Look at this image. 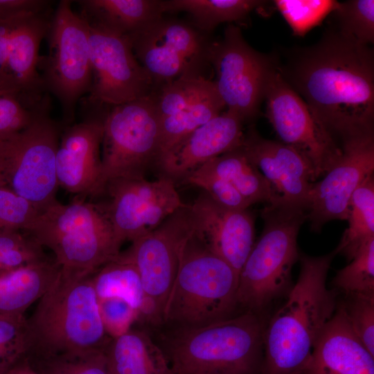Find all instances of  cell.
I'll return each instance as SVG.
<instances>
[{"instance_id": "6da1fadb", "label": "cell", "mask_w": 374, "mask_h": 374, "mask_svg": "<svg viewBox=\"0 0 374 374\" xmlns=\"http://www.w3.org/2000/svg\"><path fill=\"white\" fill-rule=\"evenodd\" d=\"M276 66L337 143L374 133V55L370 46L332 29L314 45L292 53L283 66Z\"/></svg>"}, {"instance_id": "7a4b0ae2", "label": "cell", "mask_w": 374, "mask_h": 374, "mask_svg": "<svg viewBox=\"0 0 374 374\" xmlns=\"http://www.w3.org/2000/svg\"><path fill=\"white\" fill-rule=\"evenodd\" d=\"M335 255L299 254L298 279L263 331L264 374H301L308 364L337 305L326 285Z\"/></svg>"}, {"instance_id": "3957f363", "label": "cell", "mask_w": 374, "mask_h": 374, "mask_svg": "<svg viewBox=\"0 0 374 374\" xmlns=\"http://www.w3.org/2000/svg\"><path fill=\"white\" fill-rule=\"evenodd\" d=\"M91 275L60 271L27 318L28 354L32 361L104 350L111 338L99 310Z\"/></svg>"}, {"instance_id": "277c9868", "label": "cell", "mask_w": 374, "mask_h": 374, "mask_svg": "<svg viewBox=\"0 0 374 374\" xmlns=\"http://www.w3.org/2000/svg\"><path fill=\"white\" fill-rule=\"evenodd\" d=\"M53 258L65 274H94L121 253L112 224L100 206L75 197L69 204L57 199L39 210L25 230Z\"/></svg>"}, {"instance_id": "5b68a950", "label": "cell", "mask_w": 374, "mask_h": 374, "mask_svg": "<svg viewBox=\"0 0 374 374\" xmlns=\"http://www.w3.org/2000/svg\"><path fill=\"white\" fill-rule=\"evenodd\" d=\"M239 275L196 231L186 241L163 313L175 329L197 328L231 316L238 305Z\"/></svg>"}, {"instance_id": "8992f818", "label": "cell", "mask_w": 374, "mask_h": 374, "mask_svg": "<svg viewBox=\"0 0 374 374\" xmlns=\"http://www.w3.org/2000/svg\"><path fill=\"white\" fill-rule=\"evenodd\" d=\"M263 330L255 312L206 326L175 329L166 340L175 374H253Z\"/></svg>"}, {"instance_id": "52a82bcc", "label": "cell", "mask_w": 374, "mask_h": 374, "mask_svg": "<svg viewBox=\"0 0 374 374\" xmlns=\"http://www.w3.org/2000/svg\"><path fill=\"white\" fill-rule=\"evenodd\" d=\"M262 234L239 274L238 305L256 312L266 307L287 286L299 260L297 237L307 220V209L281 198L265 204Z\"/></svg>"}, {"instance_id": "ba28073f", "label": "cell", "mask_w": 374, "mask_h": 374, "mask_svg": "<svg viewBox=\"0 0 374 374\" xmlns=\"http://www.w3.org/2000/svg\"><path fill=\"white\" fill-rule=\"evenodd\" d=\"M50 104L24 130L0 142V187L42 209L57 199L55 157L63 125Z\"/></svg>"}, {"instance_id": "9c48e42d", "label": "cell", "mask_w": 374, "mask_h": 374, "mask_svg": "<svg viewBox=\"0 0 374 374\" xmlns=\"http://www.w3.org/2000/svg\"><path fill=\"white\" fill-rule=\"evenodd\" d=\"M46 37L48 55L40 57L38 70L46 91L60 102L63 126L74 123L75 112L92 82L89 26L72 9V1L61 0L54 10Z\"/></svg>"}, {"instance_id": "30bf717a", "label": "cell", "mask_w": 374, "mask_h": 374, "mask_svg": "<svg viewBox=\"0 0 374 374\" xmlns=\"http://www.w3.org/2000/svg\"><path fill=\"white\" fill-rule=\"evenodd\" d=\"M159 140L154 92L109 107L103 120L100 188L93 198L109 180L145 177L148 168L156 165Z\"/></svg>"}, {"instance_id": "8fae6325", "label": "cell", "mask_w": 374, "mask_h": 374, "mask_svg": "<svg viewBox=\"0 0 374 374\" xmlns=\"http://www.w3.org/2000/svg\"><path fill=\"white\" fill-rule=\"evenodd\" d=\"M205 57L214 69L213 82L227 110L244 123L253 119L276 63L250 46L240 28L231 24L222 39L206 45Z\"/></svg>"}, {"instance_id": "7c38bea8", "label": "cell", "mask_w": 374, "mask_h": 374, "mask_svg": "<svg viewBox=\"0 0 374 374\" xmlns=\"http://www.w3.org/2000/svg\"><path fill=\"white\" fill-rule=\"evenodd\" d=\"M92 82L82 99L84 114L147 97L154 84L136 59L127 36L89 26Z\"/></svg>"}, {"instance_id": "4fadbf2b", "label": "cell", "mask_w": 374, "mask_h": 374, "mask_svg": "<svg viewBox=\"0 0 374 374\" xmlns=\"http://www.w3.org/2000/svg\"><path fill=\"white\" fill-rule=\"evenodd\" d=\"M196 229L190 206L185 204L123 252L135 266L145 297L161 324L183 248Z\"/></svg>"}, {"instance_id": "5bb4252c", "label": "cell", "mask_w": 374, "mask_h": 374, "mask_svg": "<svg viewBox=\"0 0 374 374\" xmlns=\"http://www.w3.org/2000/svg\"><path fill=\"white\" fill-rule=\"evenodd\" d=\"M103 197L104 201L91 202L105 213L121 245L152 231L185 204L175 181L163 175L153 181L145 177L109 180L90 200Z\"/></svg>"}, {"instance_id": "9a60e30c", "label": "cell", "mask_w": 374, "mask_h": 374, "mask_svg": "<svg viewBox=\"0 0 374 374\" xmlns=\"http://www.w3.org/2000/svg\"><path fill=\"white\" fill-rule=\"evenodd\" d=\"M264 100L267 117L280 142L307 161L314 182L323 177L339 159L341 148L283 78L277 66L267 80Z\"/></svg>"}, {"instance_id": "2e32d148", "label": "cell", "mask_w": 374, "mask_h": 374, "mask_svg": "<svg viewBox=\"0 0 374 374\" xmlns=\"http://www.w3.org/2000/svg\"><path fill=\"white\" fill-rule=\"evenodd\" d=\"M341 154L309 193L307 220L319 232L327 222L346 220L355 190L374 171V133L346 137L339 143Z\"/></svg>"}, {"instance_id": "e0dca14e", "label": "cell", "mask_w": 374, "mask_h": 374, "mask_svg": "<svg viewBox=\"0 0 374 374\" xmlns=\"http://www.w3.org/2000/svg\"><path fill=\"white\" fill-rule=\"evenodd\" d=\"M133 52L154 85L196 74L206 45L195 29L163 17L127 36ZM206 58V57H205Z\"/></svg>"}, {"instance_id": "ac0fdd59", "label": "cell", "mask_w": 374, "mask_h": 374, "mask_svg": "<svg viewBox=\"0 0 374 374\" xmlns=\"http://www.w3.org/2000/svg\"><path fill=\"white\" fill-rule=\"evenodd\" d=\"M104 118L86 116L63 126L55 157L56 177L58 187L75 197L91 199L99 190Z\"/></svg>"}, {"instance_id": "d6986e66", "label": "cell", "mask_w": 374, "mask_h": 374, "mask_svg": "<svg viewBox=\"0 0 374 374\" xmlns=\"http://www.w3.org/2000/svg\"><path fill=\"white\" fill-rule=\"evenodd\" d=\"M51 9L26 17L15 29L0 71V93L37 108L49 98L38 71L39 49L53 13Z\"/></svg>"}, {"instance_id": "ffe728a7", "label": "cell", "mask_w": 374, "mask_h": 374, "mask_svg": "<svg viewBox=\"0 0 374 374\" xmlns=\"http://www.w3.org/2000/svg\"><path fill=\"white\" fill-rule=\"evenodd\" d=\"M241 148L248 159L285 202L307 209L313 174L307 161L294 148L262 137L255 128L244 134Z\"/></svg>"}, {"instance_id": "44dd1931", "label": "cell", "mask_w": 374, "mask_h": 374, "mask_svg": "<svg viewBox=\"0 0 374 374\" xmlns=\"http://www.w3.org/2000/svg\"><path fill=\"white\" fill-rule=\"evenodd\" d=\"M197 231L208 247L238 274L255 242V220L249 210H232L202 191L190 205Z\"/></svg>"}, {"instance_id": "7402d4cb", "label": "cell", "mask_w": 374, "mask_h": 374, "mask_svg": "<svg viewBox=\"0 0 374 374\" xmlns=\"http://www.w3.org/2000/svg\"><path fill=\"white\" fill-rule=\"evenodd\" d=\"M244 122L226 110L200 126L162 156L156 166L163 176L183 181L210 160L241 145Z\"/></svg>"}, {"instance_id": "603a6c76", "label": "cell", "mask_w": 374, "mask_h": 374, "mask_svg": "<svg viewBox=\"0 0 374 374\" xmlns=\"http://www.w3.org/2000/svg\"><path fill=\"white\" fill-rule=\"evenodd\" d=\"M301 374H374V355L355 335L340 305Z\"/></svg>"}, {"instance_id": "cb8c5ba5", "label": "cell", "mask_w": 374, "mask_h": 374, "mask_svg": "<svg viewBox=\"0 0 374 374\" xmlns=\"http://www.w3.org/2000/svg\"><path fill=\"white\" fill-rule=\"evenodd\" d=\"M60 271L53 257H48L0 273V315L25 314Z\"/></svg>"}, {"instance_id": "d4e9b609", "label": "cell", "mask_w": 374, "mask_h": 374, "mask_svg": "<svg viewBox=\"0 0 374 374\" xmlns=\"http://www.w3.org/2000/svg\"><path fill=\"white\" fill-rule=\"evenodd\" d=\"M80 16L89 26L130 36L163 17L159 0H78Z\"/></svg>"}, {"instance_id": "484cf974", "label": "cell", "mask_w": 374, "mask_h": 374, "mask_svg": "<svg viewBox=\"0 0 374 374\" xmlns=\"http://www.w3.org/2000/svg\"><path fill=\"white\" fill-rule=\"evenodd\" d=\"M104 352L112 374H175L165 353L143 330L112 338Z\"/></svg>"}, {"instance_id": "4316f807", "label": "cell", "mask_w": 374, "mask_h": 374, "mask_svg": "<svg viewBox=\"0 0 374 374\" xmlns=\"http://www.w3.org/2000/svg\"><path fill=\"white\" fill-rule=\"evenodd\" d=\"M98 299L119 297L130 303L138 313V321L159 326L143 290L134 264L123 253L104 265L91 276Z\"/></svg>"}, {"instance_id": "83f0119b", "label": "cell", "mask_w": 374, "mask_h": 374, "mask_svg": "<svg viewBox=\"0 0 374 374\" xmlns=\"http://www.w3.org/2000/svg\"><path fill=\"white\" fill-rule=\"evenodd\" d=\"M227 181L251 204L272 203L280 198L260 170L248 159L241 146L202 166Z\"/></svg>"}, {"instance_id": "f1b7e54d", "label": "cell", "mask_w": 374, "mask_h": 374, "mask_svg": "<svg viewBox=\"0 0 374 374\" xmlns=\"http://www.w3.org/2000/svg\"><path fill=\"white\" fill-rule=\"evenodd\" d=\"M265 3L258 0H167L161 1V7L163 13H188L199 29L210 32L222 23L244 19Z\"/></svg>"}, {"instance_id": "f546056e", "label": "cell", "mask_w": 374, "mask_h": 374, "mask_svg": "<svg viewBox=\"0 0 374 374\" xmlns=\"http://www.w3.org/2000/svg\"><path fill=\"white\" fill-rule=\"evenodd\" d=\"M346 220L348 227L334 251L335 254H341L350 261L365 244L374 239L373 175L353 193Z\"/></svg>"}, {"instance_id": "4dcf8cb0", "label": "cell", "mask_w": 374, "mask_h": 374, "mask_svg": "<svg viewBox=\"0 0 374 374\" xmlns=\"http://www.w3.org/2000/svg\"><path fill=\"white\" fill-rule=\"evenodd\" d=\"M225 105L216 91L177 114L160 118L159 150L157 162L196 129L220 115Z\"/></svg>"}, {"instance_id": "1f68e13d", "label": "cell", "mask_w": 374, "mask_h": 374, "mask_svg": "<svg viewBox=\"0 0 374 374\" xmlns=\"http://www.w3.org/2000/svg\"><path fill=\"white\" fill-rule=\"evenodd\" d=\"M217 91L213 81L197 74L185 75L154 92L160 118L177 114Z\"/></svg>"}, {"instance_id": "d6a6232c", "label": "cell", "mask_w": 374, "mask_h": 374, "mask_svg": "<svg viewBox=\"0 0 374 374\" xmlns=\"http://www.w3.org/2000/svg\"><path fill=\"white\" fill-rule=\"evenodd\" d=\"M333 284L346 296L374 294V239L365 244L349 264L337 271Z\"/></svg>"}, {"instance_id": "836d02e7", "label": "cell", "mask_w": 374, "mask_h": 374, "mask_svg": "<svg viewBox=\"0 0 374 374\" xmlns=\"http://www.w3.org/2000/svg\"><path fill=\"white\" fill-rule=\"evenodd\" d=\"M335 14L338 30L357 42L370 46L374 42V1L339 2Z\"/></svg>"}, {"instance_id": "e575fe53", "label": "cell", "mask_w": 374, "mask_h": 374, "mask_svg": "<svg viewBox=\"0 0 374 374\" xmlns=\"http://www.w3.org/2000/svg\"><path fill=\"white\" fill-rule=\"evenodd\" d=\"M339 1L334 0H275L274 3L293 33L303 37L332 13Z\"/></svg>"}, {"instance_id": "d590c367", "label": "cell", "mask_w": 374, "mask_h": 374, "mask_svg": "<svg viewBox=\"0 0 374 374\" xmlns=\"http://www.w3.org/2000/svg\"><path fill=\"white\" fill-rule=\"evenodd\" d=\"M27 318L25 314L0 315V374L26 359Z\"/></svg>"}, {"instance_id": "8d00e7d4", "label": "cell", "mask_w": 374, "mask_h": 374, "mask_svg": "<svg viewBox=\"0 0 374 374\" xmlns=\"http://www.w3.org/2000/svg\"><path fill=\"white\" fill-rule=\"evenodd\" d=\"M48 257L44 248L26 231H0V273Z\"/></svg>"}, {"instance_id": "74e56055", "label": "cell", "mask_w": 374, "mask_h": 374, "mask_svg": "<svg viewBox=\"0 0 374 374\" xmlns=\"http://www.w3.org/2000/svg\"><path fill=\"white\" fill-rule=\"evenodd\" d=\"M28 362L40 374H112L104 350L76 356L57 355Z\"/></svg>"}, {"instance_id": "f35d334b", "label": "cell", "mask_w": 374, "mask_h": 374, "mask_svg": "<svg viewBox=\"0 0 374 374\" xmlns=\"http://www.w3.org/2000/svg\"><path fill=\"white\" fill-rule=\"evenodd\" d=\"M202 189L220 205L232 210H246L251 204L227 181L199 167L182 181Z\"/></svg>"}, {"instance_id": "ab89813d", "label": "cell", "mask_w": 374, "mask_h": 374, "mask_svg": "<svg viewBox=\"0 0 374 374\" xmlns=\"http://www.w3.org/2000/svg\"><path fill=\"white\" fill-rule=\"evenodd\" d=\"M340 305L355 335L374 355V294L347 295Z\"/></svg>"}, {"instance_id": "60d3db41", "label": "cell", "mask_w": 374, "mask_h": 374, "mask_svg": "<svg viewBox=\"0 0 374 374\" xmlns=\"http://www.w3.org/2000/svg\"><path fill=\"white\" fill-rule=\"evenodd\" d=\"M48 100L37 108H30L16 97L0 93V142L26 127L46 105Z\"/></svg>"}, {"instance_id": "b9f144b4", "label": "cell", "mask_w": 374, "mask_h": 374, "mask_svg": "<svg viewBox=\"0 0 374 374\" xmlns=\"http://www.w3.org/2000/svg\"><path fill=\"white\" fill-rule=\"evenodd\" d=\"M39 210L25 199L0 187V231L26 230Z\"/></svg>"}, {"instance_id": "7bdbcfd3", "label": "cell", "mask_w": 374, "mask_h": 374, "mask_svg": "<svg viewBox=\"0 0 374 374\" xmlns=\"http://www.w3.org/2000/svg\"><path fill=\"white\" fill-rule=\"evenodd\" d=\"M98 300L105 329L111 338L123 335L138 321L136 310L125 299L113 296Z\"/></svg>"}, {"instance_id": "ee69618b", "label": "cell", "mask_w": 374, "mask_h": 374, "mask_svg": "<svg viewBox=\"0 0 374 374\" xmlns=\"http://www.w3.org/2000/svg\"><path fill=\"white\" fill-rule=\"evenodd\" d=\"M47 0H0V21L37 15L52 9Z\"/></svg>"}, {"instance_id": "f6af8a7d", "label": "cell", "mask_w": 374, "mask_h": 374, "mask_svg": "<svg viewBox=\"0 0 374 374\" xmlns=\"http://www.w3.org/2000/svg\"><path fill=\"white\" fill-rule=\"evenodd\" d=\"M6 374H40L24 359Z\"/></svg>"}]
</instances>
